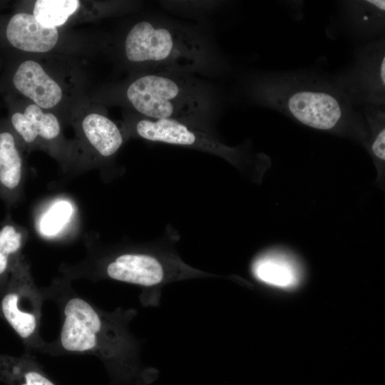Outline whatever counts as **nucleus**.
<instances>
[{"instance_id": "nucleus-4", "label": "nucleus", "mask_w": 385, "mask_h": 385, "mask_svg": "<svg viewBox=\"0 0 385 385\" xmlns=\"http://www.w3.org/2000/svg\"><path fill=\"white\" fill-rule=\"evenodd\" d=\"M127 102L146 118L175 119L207 130L215 118V90L192 73L145 71L125 91Z\"/></svg>"}, {"instance_id": "nucleus-7", "label": "nucleus", "mask_w": 385, "mask_h": 385, "mask_svg": "<svg viewBox=\"0 0 385 385\" xmlns=\"http://www.w3.org/2000/svg\"><path fill=\"white\" fill-rule=\"evenodd\" d=\"M133 134L142 139L187 147L234 161L237 152L220 142L211 131L175 119H150L140 116L133 122Z\"/></svg>"}, {"instance_id": "nucleus-1", "label": "nucleus", "mask_w": 385, "mask_h": 385, "mask_svg": "<svg viewBox=\"0 0 385 385\" xmlns=\"http://www.w3.org/2000/svg\"><path fill=\"white\" fill-rule=\"evenodd\" d=\"M247 90L255 103L318 130L354 124L362 117L332 78L312 72L258 73L250 77Z\"/></svg>"}, {"instance_id": "nucleus-16", "label": "nucleus", "mask_w": 385, "mask_h": 385, "mask_svg": "<svg viewBox=\"0 0 385 385\" xmlns=\"http://www.w3.org/2000/svg\"><path fill=\"white\" fill-rule=\"evenodd\" d=\"M346 18L351 27L362 32L376 33L384 26V0L345 1Z\"/></svg>"}, {"instance_id": "nucleus-17", "label": "nucleus", "mask_w": 385, "mask_h": 385, "mask_svg": "<svg viewBox=\"0 0 385 385\" xmlns=\"http://www.w3.org/2000/svg\"><path fill=\"white\" fill-rule=\"evenodd\" d=\"M27 232L9 215L0 225V279L10 276L11 269L21 257Z\"/></svg>"}, {"instance_id": "nucleus-8", "label": "nucleus", "mask_w": 385, "mask_h": 385, "mask_svg": "<svg viewBox=\"0 0 385 385\" xmlns=\"http://www.w3.org/2000/svg\"><path fill=\"white\" fill-rule=\"evenodd\" d=\"M31 279L29 268L21 257L11 269L8 288L1 301L4 317L24 339L34 334L38 324L36 314L26 309L24 302V291Z\"/></svg>"}, {"instance_id": "nucleus-11", "label": "nucleus", "mask_w": 385, "mask_h": 385, "mask_svg": "<svg viewBox=\"0 0 385 385\" xmlns=\"http://www.w3.org/2000/svg\"><path fill=\"white\" fill-rule=\"evenodd\" d=\"M24 166L15 133L0 129V198L7 207L19 200L24 182Z\"/></svg>"}, {"instance_id": "nucleus-18", "label": "nucleus", "mask_w": 385, "mask_h": 385, "mask_svg": "<svg viewBox=\"0 0 385 385\" xmlns=\"http://www.w3.org/2000/svg\"><path fill=\"white\" fill-rule=\"evenodd\" d=\"M74 211V207L69 200L58 198L52 201L36 220L38 233L47 238L58 237L71 223Z\"/></svg>"}, {"instance_id": "nucleus-10", "label": "nucleus", "mask_w": 385, "mask_h": 385, "mask_svg": "<svg viewBox=\"0 0 385 385\" xmlns=\"http://www.w3.org/2000/svg\"><path fill=\"white\" fill-rule=\"evenodd\" d=\"M14 87L40 108H51L62 98L60 86L32 60L21 63L12 77Z\"/></svg>"}, {"instance_id": "nucleus-2", "label": "nucleus", "mask_w": 385, "mask_h": 385, "mask_svg": "<svg viewBox=\"0 0 385 385\" xmlns=\"http://www.w3.org/2000/svg\"><path fill=\"white\" fill-rule=\"evenodd\" d=\"M61 344L71 352L94 353L119 385H150L157 369L141 364L125 324L100 313L86 300L73 297L64 307Z\"/></svg>"}, {"instance_id": "nucleus-20", "label": "nucleus", "mask_w": 385, "mask_h": 385, "mask_svg": "<svg viewBox=\"0 0 385 385\" xmlns=\"http://www.w3.org/2000/svg\"><path fill=\"white\" fill-rule=\"evenodd\" d=\"M384 108L379 113L376 121V130L371 145L373 155L379 160L385 159V128H384Z\"/></svg>"}, {"instance_id": "nucleus-9", "label": "nucleus", "mask_w": 385, "mask_h": 385, "mask_svg": "<svg viewBox=\"0 0 385 385\" xmlns=\"http://www.w3.org/2000/svg\"><path fill=\"white\" fill-rule=\"evenodd\" d=\"M7 43L14 48L27 52L43 53L56 44V28L42 26L33 14L17 13L13 15L2 31Z\"/></svg>"}, {"instance_id": "nucleus-14", "label": "nucleus", "mask_w": 385, "mask_h": 385, "mask_svg": "<svg viewBox=\"0 0 385 385\" xmlns=\"http://www.w3.org/2000/svg\"><path fill=\"white\" fill-rule=\"evenodd\" d=\"M252 271L262 282L281 289L292 288L299 279L295 263L279 253H268L259 257L254 262Z\"/></svg>"}, {"instance_id": "nucleus-3", "label": "nucleus", "mask_w": 385, "mask_h": 385, "mask_svg": "<svg viewBox=\"0 0 385 385\" xmlns=\"http://www.w3.org/2000/svg\"><path fill=\"white\" fill-rule=\"evenodd\" d=\"M124 52L129 62L145 71L207 73L220 66L215 48L200 30L154 16L130 28Z\"/></svg>"}, {"instance_id": "nucleus-15", "label": "nucleus", "mask_w": 385, "mask_h": 385, "mask_svg": "<svg viewBox=\"0 0 385 385\" xmlns=\"http://www.w3.org/2000/svg\"><path fill=\"white\" fill-rule=\"evenodd\" d=\"M0 381L4 385H56L30 358L0 354Z\"/></svg>"}, {"instance_id": "nucleus-13", "label": "nucleus", "mask_w": 385, "mask_h": 385, "mask_svg": "<svg viewBox=\"0 0 385 385\" xmlns=\"http://www.w3.org/2000/svg\"><path fill=\"white\" fill-rule=\"evenodd\" d=\"M81 125L87 141L102 158L113 156L123 143L119 128L105 115L91 113L84 118Z\"/></svg>"}, {"instance_id": "nucleus-12", "label": "nucleus", "mask_w": 385, "mask_h": 385, "mask_svg": "<svg viewBox=\"0 0 385 385\" xmlns=\"http://www.w3.org/2000/svg\"><path fill=\"white\" fill-rule=\"evenodd\" d=\"M11 125L14 133L28 145L38 139L54 140L61 132L57 118L51 113L43 112L36 104L29 105L23 113L14 112L11 116Z\"/></svg>"}, {"instance_id": "nucleus-5", "label": "nucleus", "mask_w": 385, "mask_h": 385, "mask_svg": "<svg viewBox=\"0 0 385 385\" xmlns=\"http://www.w3.org/2000/svg\"><path fill=\"white\" fill-rule=\"evenodd\" d=\"M104 272L111 279L148 289H158L174 281L211 275L188 266L175 253L157 248L115 255L108 261Z\"/></svg>"}, {"instance_id": "nucleus-6", "label": "nucleus", "mask_w": 385, "mask_h": 385, "mask_svg": "<svg viewBox=\"0 0 385 385\" xmlns=\"http://www.w3.org/2000/svg\"><path fill=\"white\" fill-rule=\"evenodd\" d=\"M332 79L354 106H384V41L381 39L359 48L353 65Z\"/></svg>"}, {"instance_id": "nucleus-19", "label": "nucleus", "mask_w": 385, "mask_h": 385, "mask_svg": "<svg viewBox=\"0 0 385 385\" xmlns=\"http://www.w3.org/2000/svg\"><path fill=\"white\" fill-rule=\"evenodd\" d=\"M79 5L77 0H38L33 15L44 27L57 28L67 21Z\"/></svg>"}]
</instances>
